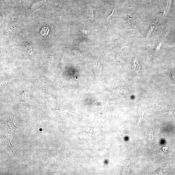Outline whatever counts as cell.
Segmentation results:
<instances>
[{
	"label": "cell",
	"mask_w": 175,
	"mask_h": 175,
	"mask_svg": "<svg viewBox=\"0 0 175 175\" xmlns=\"http://www.w3.org/2000/svg\"><path fill=\"white\" fill-rule=\"evenodd\" d=\"M45 2V1H43V0H42V1L40 0V1H37V2L33 3L30 8L29 14H31L37 10V9L40 8L42 6Z\"/></svg>",
	"instance_id": "6da1fadb"
},
{
	"label": "cell",
	"mask_w": 175,
	"mask_h": 175,
	"mask_svg": "<svg viewBox=\"0 0 175 175\" xmlns=\"http://www.w3.org/2000/svg\"><path fill=\"white\" fill-rule=\"evenodd\" d=\"M102 66L100 64V63L96 62L95 63L94 65V69L96 74L97 76H99L101 74Z\"/></svg>",
	"instance_id": "7a4b0ae2"
},
{
	"label": "cell",
	"mask_w": 175,
	"mask_h": 175,
	"mask_svg": "<svg viewBox=\"0 0 175 175\" xmlns=\"http://www.w3.org/2000/svg\"><path fill=\"white\" fill-rule=\"evenodd\" d=\"M16 30H15V28H13L12 27L10 26L7 30V31L5 32V36L6 37H10V36H11L15 32Z\"/></svg>",
	"instance_id": "3957f363"
},
{
	"label": "cell",
	"mask_w": 175,
	"mask_h": 175,
	"mask_svg": "<svg viewBox=\"0 0 175 175\" xmlns=\"http://www.w3.org/2000/svg\"><path fill=\"white\" fill-rule=\"evenodd\" d=\"M115 9L113 10L111 14L109 16H108L107 18V21L108 22H111L112 20L113 19H114L115 18Z\"/></svg>",
	"instance_id": "277c9868"
},
{
	"label": "cell",
	"mask_w": 175,
	"mask_h": 175,
	"mask_svg": "<svg viewBox=\"0 0 175 175\" xmlns=\"http://www.w3.org/2000/svg\"><path fill=\"white\" fill-rule=\"evenodd\" d=\"M52 58H53V55H51L49 57L48 62V66L49 67L51 66L52 61Z\"/></svg>",
	"instance_id": "5b68a950"
},
{
	"label": "cell",
	"mask_w": 175,
	"mask_h": 175,
	"mask_svg": "<svg viewBox=\"0 0 175 175\" xmlns=\"http://www.w3.org/2000/svg\"><path fill=\"white\" fill-rule=\"evenodd\" d=\"M87 12L90 17L92 18V19H94V14H93V10H90L89 11L88 10Z\"/></svg>",
	"instance_id": "8992f818"
}]
</instances>
